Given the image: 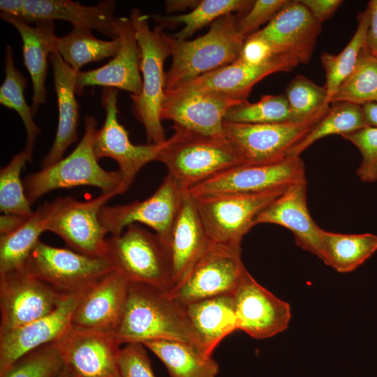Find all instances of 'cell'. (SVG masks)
<instances>
[{
  "label": "cell",
  "mask_w": 377,
  "mask_h": 377,
  "mask_svg": "<svg viewBox=\"0 0 377 377\" xmlns=\"http://www.w3.org/2000/svg\"><path fill=\"white\" fill-rule=\"evenodd\" d=\"M337 102L360 105L377 102V57L366 47L353 71L338 87L330 103Z\"/></svg>",
  "instance_id": "cell-38"
},
{
  "label": "cell",
  "mask_w": 377,
  "mask_h": 377,
  "mask_svg": "<svg viewBox=\"0 0 377 377\" xmlns=\"http://www.w3.org/2000/svg\"><path fill=\"white\" fill-rule=\"evenodd\" d=\"M130 281L114 269L84 293L74 310L71 327L115 334L121 320Z\"/></svg>",
  "instance_id": "cell-20"
},
{
  "label": "cell",
  "mask_w": 377,
  "mask_h": 377,
  "mask_svg": "<svg viewBox=\"0 0 377 377\" xmlns=\"http://www.w3.org/2000/svg\"><path fill=\"white\" fill-rule=\"evenodd\" d=\"M233 296L238 330L253 339H265L288 328L290 304L261 286L247 270Z\"/></svg>",
  "instance_id": "cell-19"
},
{
  "label": "cell",
  "mask_w": 377,
  "mask_h": 377,
  "mask_svg": "<svg viewBox=\"0 0 377 377\" xmlns=\"http://www.w3.org/2000/svg\"><path fill=\"white\" fill-rule=\"evenodd\" d=\"M284 94L288 103L290 121H306L330 108L325 87L302 75H297L289 82Z\"/></svg>",
  "instance_id": "cell-40"
},
{
  "label": "cell",
  "mask_w": 377,
  "mask_h": 377,
  "mask_svg": "<svg viewBox=\"0 0 377 377\" xmlns=\"http://www.w3.org/2000/svg\"><path fill=\"white\" fill-rule=\"evenodd\" d=\"M5 78L0 87V103L13 109L18 114L27 133L26 147L33 149L36 139L40 133V128L33 119V112L25 100L24 89L27 79L16 68L13 52L8 45L5 50Z\"/></svg>",
  "instance_id": "cell-37"
},
{
  "label": "cell",
  "mask_w": 377,
  "mask_h": 377,
  "mask_svg": "<svg viewBox=\"0 0 377 377\" xmlns=\"http://www.w3.org/2000/svg\"><path fill=\"white\" fill-rule=\"evenodd\" d=\"M342 137L361 153L362 161L356 170L360 179L363 182H377V128L367 126Z\"/></svg>",
  "instance_id": "cell-43"
},
{
  "label": "cell",
  "mask_w": 377,
  "mask_h": 377,
  "mask_svg": "<svg viewBox=\"0 0 377 377\" xmlns=\"http://www.w3.org/2000/svg\"><path fill=\"white\" fill-rule=\"evenodd\" d=\"M241 251L209 242L184 281L168 295L182 304L233 294L246 272Z\"/></svg>",
  "instance_id": "cell-12"
},
{
  "label": "cell",
  "mask_w": 377,
  "mask_h": 377,
  "mask_svg": "<svg viewBox=\"0 0 377 377\" xmlns=\"http://www.w3.org/2000/svg\"><path fill=\"white\" fill-rule=\"evenodd\" d=\"M298 64L297 60L283 54H275L260 65H249L237 59L188 83L228 99L243 102L247 101L252 88L261 80L275 73L291 71Z\"/></svg>",
  "instance_id": "cell-25"
},
{
  "label": "cell",
  "mask_w": 377,
  "mask_h": 377,
  "mask_svg": "<svg viewBox=\"0 0 377 377\" xmlns=\"http://www.w3.org/2000/svg\"><path fill=\"white\" fill-rule=\"evenodd\" d=\"M160 144L156 161L185 191L214 175L245 163L226 136H209L175 126Z\"/></svg>",
  "instance_id": "cell-2"
},
{
  "label": "cell",
  "mask_w": 377,
  "mask_h": 377,
  "mask_svg": "<svg viewBox=\"0 0 377 377\" xmlns=\"http://www.w3.org/2000/svg\"><path fill=\"white\" fill-rule=\"evenodd\" d=\"M66 296L24 268L0 274V334L50 314Z\"/></svg>",
  "instance_id": "cell-13"
},
{
  "label": "cell",
  "mask_w": 377,
  "mask_h": 377,
  "mask_svg": "<svg viewBox=\"0 0 377 377\" xmlns=\"http://www.w3.org/2000/svg\"><path fill=\"white\" fill-rule=\"evenodd\" d=\"M329 109L300 122L251 124L224 121V135L245 163H274L287 157L290 149L317 124Z\"/></svg>",
  "instance_id": "cell-10"
},
{
  "label": "cell",
  "mask_w": 377,
  "mask_h": 377,
  "mask_svg": "<svg viewBox=\"0 0 377 377\" xmlns=\"http://www.w3.org/2000/svg\"><path fill=\"white\" fill-rule=\"evenodd\" d=\"M290 110L284 94L263 95L255 103L248 101L230 107L224 117V121L234 124H272L288 121Z\"/></svg>",
  "instance_id": "cell-41"
},
{
  "label": "cell",
  "mask_w": 377,
  "mask_h": 377,
  "mask_svg": "<svg viewBox=\"0 0 377 377\" xmlns=\"http://www.w3.org/2000/svg\"><path fill=\"white\" fill-rule=\"evenodd\" d=\"M1 17L12 24L22 40L24 64L31 78L33 96L31 110L36 114L40 105L46 101L45 81L47 70V58L56 51L57 36L54 34V21H38L30 23L22 17L1 13Z\"/></svg>",
  "instance_id": "cell-27"
},
{
  "label": "cell",
  "mask_w": 377,
  "mask_h": 377,
  "mask_svg": "<svg viewBox=\"0 0 377 377\" xmlns=\"http://www.w3.org/2000/svg\"><path fill=\"white\" fill-rule=\"evenodd\" d=\"M275 54L266 40L253 34L245 39L238 59L249 65H260Z\"/></svg>",
  "instance_id": "cell-46"
},
{
  "label": "cell",
  "mask_w": 377,
  "mask_h": 377,
  "mask_svg": "<svg viewBox=\"0 0 377 377\" xmlns=\"http://www.w3.org/2000/svg\"><path fill=\"white\" fill-rule=\"evenodd\" d=\"M64 369L62 360L52 343L23 355L1 377H58Z\"/></svg>",
  "instance_id": "cell-42"
},
{
  "label": "cell",
  "mask_w": 377,
  "mask_h": 377,
  "mask_svg": "<svg viewBox=\"0 0 377 377\" xmlns=\"http://www.w3.org/2000/svg\"><path fill=\"white\" fill-rule=\"evenodd\" d=\"M321 29V24L300 0H288L266 26L254 34L266 40L276 54L289 56L304 64L313 55Z\"/></svg>",
  "instance_id": "cell-21"
},
{
  "label": "cell",
  "mask_w": 377,
  "mask_h": 377,
  "mask_svg": "<svg viewBox=\"0 0 377 377\" xmlns=\"http://www.w3.org/2000/svg\"><path fill=\"white\" fill-rule=\"evenodd\" d=\"M117 97L118 89H103L101 101L105 119L95 132L93 149L98 160L107 157L117 163L126 191L141 168L156 161L160 144L134 145L131 142L127 130L117 119Z\"/></svg>",
  "instance_id": "cell-16"
},
{
  "label": "cell",
  "mask_w": 377,
  "mask_h": 377,
  "mask_svg": "<svg viewBox=\"0 0 377 377\" xmlns=\"http://www.w3.org/2000/svg\"><path fill=\"white\" fill-rule=\"evenodd\" d=\"M306 178L304 163L299 156H288L271 163H243L223 170L187 193L191 196L217 193H259L288 186Z\"/></svg>",
  "instance_id": "cell-14"
},
{
  "label": "cell",
  "mask_w": 377,
  "mask_h": 377,
  "mask_svg": "<svg viewBox=\"0 0 377 377\" xmlns=\"http://www.w3.org/2000/svg\"><path fill=\"white\" fill-rule=\"evenodd\" d=\"M306 178L290 184L257 216L256 225L272 223L283 226L294 235L295 244L323 262L325 253L323 229L311 218L307 207Z\"/></svg>",
  "instance_id": "cell-22"
},
{
  "label": "cell",
  "mask_w": 377,
  "mask_h": 377,
  "mask_svg": "<svg viewBox=\"0 0 377 377\" xmlns=\"http://www.w3.org/2000/svg\"><path fill=\"white\" fill-rule=\"evenodd\" d=\"M58 377H73V376L70 374V373L64 367V370L61 371V373L59 374V376Z\"/></svg>",
  "instance_id": "cell-52"
},
{
  "label": "cell",
  "mask_w": 377,
  "mask_h": 377,
  "mask_svg": "<svg viewBox=\"0 0 377 377\" xmlns=\"http://www.w3.org/2000/svg\"><path fill=\"white\" fill-rule=\"evenodd\" d=\"M33 149L28 147L13 156L0 170V211L26 218L34 212L28 200L21 172L27 162L32 160Z\"/></svg>",
  "instance_id": "cell-39"
},
{
  "label": "cell",
  "mask_w": 377,
  "mask_h": 377,
  "mask_svg": "<svg viewBox=\"0 0 377 377\" xmlns=\"http://www.w3.org/2000/svg\"><path fill=\"white\" fill-rule=\"evenodd\" d=\"M239 103L188 83L165 89L161 118L200 134L224 136L225 115Z\"/></svg>",
  "instance_id": "cell-15"
},
{
  "label": "cell",
  "mask_w": 377,
  "mask_h": 377,
  "mask_svg": "<svg viewBox=\"0 0 377 377\" xmlns=\"http://www.w3.org/2000/svg\"><path fill=\"white\" fill-rule=\"evenodd\" d=\"M84 133L75 149L54 164L27 175L23 180L25 193L31 205L52 191L80 186L98 188L101 193L126 191L122 177L117 171L103 169L96 157L93 142L97 121L91 115L84 117Z\"/></svg>",
  "instance_id": "cell-4"
},
{
  "label": "cell",
  "mask_w": 377,
  "mask_h": 377,
  "mask_svg": "<svg viewBox=\"0 0 377 377\" xmlns=\"http://www.w3.org/2000/svg\"><path fill=\"white\" fill-rule=\"evenodd\" d=\"M142 344L162 362L169 377H217L218 362L191 343L154 340Z\"/></svg>",
  "instance_id": "cell-30"
},
{
  "label": "cell",
  "mask_w": 377,
  "mask_h": 377,
  "mask_svg": "<svg viewBox=\"0 0 377 377\" xmlns=\"http://www.w3.org/2000/svg\"><path fill=\"white\" fill-rule=\"evenodd\" d=\"M184 306L187 316L194 329L202 351L212 353L227 336L238 330L233 294H225Z\"/></svg>",
  "instance_id": "cell-29"
},
{
  "label": "cell",
  "mask_w": 377,
  "mask_h": 377,
  "mask_svg": "<svg viewBox=\"0 0 377 377\" xmlns=\"http://www.w3.org/2000/svg\"><path fill=\"white\" fill-rule=\"evenodd\" d=\"M370 10L367 7L357 16V27L346 46L337 54L323 52L321 64L325 71L327 102L330 101L341 82L355 68L359 56L365 47L369 24Z\"/></svg>",
  "instance_id": "cell-36"
},
{
  "label": "cell",
  "mask_w": 377,
  "mask_h": 377,
  "mask_svg": "<svg viewBox=\"0 0 377 377\" xmlns=\"http://www.w3.org/2000/svg\"><path fill=\"white\" fill-rule=\"evenodd\" d=\"M54 87L59 110L58 125L52 145L43 158L47 168L63 158L67 149L77 140L79 104L76 100L77 72L70 67L57 52L50 56Z\"/></svg>",
  "instance_id": "cell-28"
},
{
  "label": "cell",
  "mask_w": 377,
  "mask_h": 377,
  "mask_svg": "<svg viewBox=\"0 0 377 377\" xmlns=\"http://www.w3.org/2000/svg\"><path fill=\"white\" fill-rule=\"evenodd\" d=\"M313 17L322 24L329 20L342 4L341 0H300Z\"/></svg>",
  "instance_id": "cell-47"
},
{
  "label": "cell",
  "mask_w": 377,
  "mask_h": 377,
  "mask_svg": "<svg viewBox=\"0 0 377 377\" xmlns=\"http://www.w3.org/2000/svg\"><path fill=\"white\" fill-rule=\"evenodd\" d=\"M208 244L194 199L186 192L165 244L171 265V290L184 281Z\"/></svg>",
  "instance_id": "cell-26"
},
{
  "label": "cell",
  "mask_w": 377,
  "mask_h": 377,
  "mask_svg": "<svg viewBox=\"0 0 377 377\" xmlns=\"http://www.w3.org/2000/svg\"><path fill=\"white\" fill-rule=\"evenodd\" d=\"M239 17L235 13L224 15L212 22L205 34L191 40L166 35L172 60L165 73V89L181 87L236 61L245 40L237 30Z\"/></svg>",
  "instance_id": "cell-3"
},
{
  "label": "cell",
  "mask_w": 377,
  "mask_h": 377,
  "mask_svg": "<svg viewBox=\"0 0 377 377\" xmlns=\"http://www.w3.org/2000/svg\"><path fill=\"white\" fill-rule=\"evenodd\" d=\"M117 195V192L101 193L86 201L72 197L57 198L50 202L46 231L60 237L76 252L108 258L107 233L100 222L99 212Z\"/></svg>",
  "instance_id": "cell-9"
},
{
  "label": "cell",
  "mask_w": 377,
  "mask_h": 377,
  "mask_svg": "<svg viewBox=\"0 0 377 377\" xmlns=\"http://www.w3.org/2000/svg\"><path fill=\"white\" fill-rule=\"evenodd\" d=\"M108 259L132 283L169 293L172 288L168 247L160 237L138 223L107 238Z\"/></svg>",
  "instance_id": "cell-7"
},
{
  "label": "cell",
  "mask_w": 377,
  "mask_h": 377,
  "mask_svg": "<svg viewBox=\"0 0 377 377\" xmlns=\"http://www.w3.org/2000/svg\"><path fill=\"white\" fill-rule=\"evenodd\" d=\"M254 1L250 0H202L189 13L177 15L153 14L150 17L159 26L175 28L181 24L184 27L171 36L178 40H188L198 30L212 24L219 18L228 15L237 14L239 17L251 8Z\"/></svg>",
  "instance_id": "cell-32"
},
{
  "label": "cell",
  "mask_w": 377,
  "mask_h": 377,
  "mask_svg": "<svg viewBox=\"0 0 377 377\" xmlns=\"http://www.w3.org/2000/svg\"><path fill=\"white\" fill-rule=\"evenodd\" d=\"M50 202H45L15 231L0 237V274L24 267L40 235L45 232Z\"/></svg>",
  "instance_id": "cell-31"
},
{
  "label": "cell",
  "mask_w": 377,
  "mask_h": 377,
  "mask_svg": "<svg viewBox=\"0 0 377 377\" xmlns=\"http://www.w3.org/2000/svg\"><path fill=\"white\" fill-rule=\"evenodd\" d=\"M325 116L293 147L288 156H299L316 141L331 135L341 136L369 126L362 105L348 103H332Z\"/></svg>",
  "instance_id": "cell-35"
},
{
  "label": "cell",
  "mask_w": 377,
  "mask_h": 377,
  "mask_svg": "<svg viewBox=\"0 0 377 377\" xmlns=\"http://www.w3.org/2000/svg\"><path fill=\"white\" fill-rule=\"evenodd\" d=\"M81 296H66L50 314L0 334V377L23 355L62 337L71 327Z\"/></svg>",
  "instance_id": "cell-24"
},
{
  "label": "cell",
  "mask_w": 377,
  "mask_h": 377,
  "mask_svg": "<svg viewBox=\"0 0 377 377\" xmlns=\"http://www.w3.org/2000/svg\"><path fill=\"white\" fill-rule=\"evenodd\" d=\"M117 31L120 42L118 52L104 66L77 73V95L82 94L84 88L89 86L120 89L134 96L141 92L140 50L130 17H117Z\"/></svg>",
  "instance_id": "cell-23"
},
{
  "label": "cell",
  "mask_w": 377,
  "mask_h": 377,
  "mask_svg": "<svg viewBox=\"0 0 377 377\" xmlns=\"http://www.w3.org/2000/svg\"><path fill=\"white\" fill-rule=\"evenodd\" d=\"M186 191L168 175L149 198L124 205H105L99 220L106 233L121 234L133 223L143 224L153 230L166 244L171 228Z\"/></svg>",
  "instance_id": "cell-11"
},
{
  "label": "cell",
  "mask_w": 377,
  "mask_h": 377,
  "mask_svg": "<svg viewBox=\"0 0 377 377\" xmlns=\"http://www.w3.org/2000/svg\"><path fill=\"white\" fill-rule=\"evenodd\" d=\"M367 6L370 10V19L365 47L377 57V0L370 1Z\"/></svg>",
  "instance_id": "cell-48"
},
{
  "label": "cell",
  "mask_w": 377,
  "mask_h": 377,
  "mask_svg": "<svg viewBox=\"0 0 377 377\" xmlns=\"http://www.w3.org/2000/svg\"><path fill=\"white\" fill-rule=\"evenodd\" d=\"M200 1L198 0H167L165 1V10L168 13L184 11L188 8L193 10Z\"/></svg>",
  "instance_id": "cell-50"
},
{
  "label": "cell",
  "mask_w": 377,
  "mask_h": 377,
  "mask_svg": "<svg viewBox=\"0 0 377 377\" xmlns=\"http://www.w3.org/2000/svg\"><path fill=\"white\" fill-rule=\"evenodd\" d=\"M118 38L103 40L96 38L91 29L73 27L72 31L61 37H57L56 51L63 60L75 71L84 65L114 57L119 50Z\"/></svg>",
  "instance_id": "cell-34"
},
{
  "label": "cell",
  "mask_w": 377,
  "mask_h": 377,
  "mask_svg": "<svg viewBox=\"0 0 377 377\" xmlns=\"http://www.w3.org/2000/svg\"><path fill=\"white\" fill-rule=\"evenodd\" d=\"M288 0H256L249 10L237 20V30L246 39L267 24Z\"/></svg>",
  "instance_id": "cell-44"
},
{
  "label": "cell",
  "mask_w": 377,
  "mask_h": 377,
  "mask_svg": "<svg viewBox=\"0 0 377 377\" xmlns=\"http://www.w3.org/2000/svg\"><path fill=\"white\" fill-rule=\"evenodd\" d=\"M324 263L340 273L350 272L377 251V235L341 234L323 230Z\"/></svg>",
  "instance_id": "cell-33"
},
{
  "label": "cell",
  "mask_w": 377,
  "mask_h": 377,
  "mask_svg": "<svg viewBox=\"0 0 377 377\" xmlns=\"http://www.w3.org/2000/svg\"><path fill=\"white\" fill-rule=\"evenodd\" d=\"M130 19L140 50V69L142 75L141 92L136 96L131 95V110L144 126L148 144L159 145L166 140L161 108L165 91L163 66L171 55L170 47L161 26L154 29L150 28L149 15L133 8Z\"/></svg>",
  "instance_id": "cell-5"
},
{
  "label": "cell",
  "mask_w": 377,
  "mask_h": 377,
  "mask_svg": "<svg viewBox=\"0 0 377 377\" xmlns=\"http://www.w3.org/2000/svg\"><path fill=\"white\" fill-rule=\"evenodd\" d=\"M121 377H156L145 346L128 343L121 348L119 357Z\"/></svg>",
  "instance_id": "cell-45"
},
{
  "label": "cell",
  "mask_w": 377,
  "mask_h": 377,
  "mask_svg": "<svg viewBox=\"0 0 377 377\" xmlns=\"http://www.w3.org/2000/svg\"><path fill=\"white\" fill-rule=\"evenodd\" d=\"M369 126L377 128V102H369L362 105Z\"/></svg>",
  "instance_id": "cell-51"
},
{
  "label": "cell",
  "mask_w": 377,
  "mask_h": 377,
  "mask_svg": "<svg viewBox=\"0 0 377 377\" xmlns=\"http://www.w3.org/2000/svg\"><path fill=\"white\" fill-rule=\"evenodd\" d=\"M288 186L259 193L192 196L208 241L241 251L242 240L256 226L258 214Z\"/></svg>",
  "instance_id": "cell-6"
},
{
  "label": "cell",
  "mask_w": 377,
  "mask_h": 377,
  "mask_svg": "<svg viewBox=\"0 0 377 377\" xmlns=\"http://www.w3.org/2000/svg\"><path fill=\"white\" fill-rule=\"evenodd\" d=\"M29 218V217H28ZM27 218L14 214H3L0 216V234L4 235L17 229Z\"/></svg>",
  "instance_id": "cell-49"
},
{
  "label": "cell",
  "mask_w": 377,
  "mask_h": 377,
  "mask_svg": "<svg viewBox=\"0 0 377 377\" xmlns=\"http://www.w3.org/2000/svg\"><path fill=\"white\" fill-rule=\"evenodd\" d=\"M24 268L63 295H82L114 269L108 258L88 256L40 240Z\"/></svg>",
  "instance_id": "cell-8"
},
{
  "label": "cell",
  "mask_w": 377,
  "mask_h": 377,
  "mask_svg": "<svg viewBox=\"0 0 377 377\" xmlns=\"http://www.w3.org/2000/svg\"><path fill=\"white\" fill-rule=\"evenodd\" d=\"M116 2L101 1L95 6H84L70 0H1V13L22 17L29 23L64 20L73 27L95 29L114 39L117 38Z\"/></svg>",
  "instance_id": "cell-17"
},
{
  "label": "cell",
  "mask_w": 377,
  "mask_h": 377,
  "mask_svg": "<svg viewBox=\"0 0 377 377\" xmlns=\"http://www.w3.org/2000/svg\"><path fill=\"white\" fill-rule=\"evenodd\" d=\"M52 344L73 377H121L114 335L71 327Z\"/></svg>",
  "instance_id": "cell-18"
},
{
  "label": "cell",
  "mask_w": 377,
  "mask_h": 377,
  "mask_svg": "<svg viewBox=\"0 0 377 377\" xmlns=\"http://www.w3.org/2000/svg\"><path fill=\"white\" fill-rule=\"evenodd\" d=\"M114 337L121 345L172 340L191 343L202 351L184 306L168 293L142 283L130 282L124 313Z\"/></svg>",
  "instance_id": "cell-1"
}]
</instances>
